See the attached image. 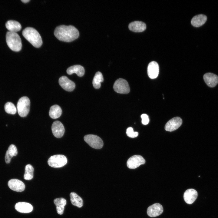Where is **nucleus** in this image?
Returning a JSON list of instances; mask_svg holds the SVG:
<instances>
[{"label":"nucleus","instance_id":"f8f14e48","mask_svg":"<svg viewBox=\"0 0 218 218\" xmlns=\"http://www.w3.org/2000/svg\"><path fill=\"white\" fill-rule=\"evenodd\" d=\"M51 130L54 135L58 138L63 136L65 131L63 125L59 121H56L53 122L52 125Z\"/></svg>","mask_w":218,"mask_h":218},{"label":"nucleus","instance_id":"aec40b11","mask_svg":"<svg viewBox=\"0 0 218 218\" xmlns=\"http://www.w3.org/2000/svg\"><path fill=\"white\" fill-rule=\"evenodd\" d=\"M207 20L206 16L203 14H200L193 17L191 20L192 25L195 27H199L206 22Z\"/></svg>","mask_w":218,"mask_h":218},{"label":"nucleus","instance_id":"4468645a","mask_svg":"<svg viewBox=\"0 0 218 218\" xmlns=\"http://www.w3.org/2000/svg\"><path fill=\"white\" fill-rule=\"evenodd\" d=\"M197 196L198 193L196 190L193 189H189L184 193L183 198L187 203L190 204L196 200Z\"/></svg>","mask_w":218,"mask_h":218},{"label":"nucleus","instance_id":"bb28decb","mask_svg":"<svg viewBox=\"0 0 218 218\" xmlns=\"http://www.w3.org/2000/svg\"><path fill=\"white\" fill-rule=\"evenodd\" d=\"M34 170V168L30 164L27 165L25 168L24 179L27 180H31L33 177Z\"/></svg>","mask_w":218,"mask_h":218},{"label":"nucleus","instance_id":"9d476101","mask_svg":"<svg viewBox=\"0 0 218 218\" xmlns=\"http://www.w3.org/2000/svg\"><path fill=\"white\" fill-rule=\"evenodd\" d=\"M58 81L60 86L67 91H72L75 88V83L66 76H62L59 79Z\"/></svg>","mask_w":218,"mask_h":218},{"label":"nucleus","instance_id":"f03ea898","mask_svg":"<svg viewBox=\"0 0 218 218\" xmlns=\"http://www.w3.org/2000/svg\"><path fill=\"white\" fill-rule=\"evenodd\" d=\"M22 34L24 37L34 47L38 48L41 45L42 41L41 37L35 28L27 27L22 31Z\"/></svg>","mask_w":218,"mask_h":218},{"label":"nucleus","instance_id":"c85d7f7f","mask_svg":"<svg viewBox=\"0 0 218 218\" xmlns=\"http://www.w3.org/2000/svg\"><path fill=\"white\" fill-rule=\"evenodd\" d=\"M126 134L127 136L131 138H135L137 137L138 133L137 132H134L133 128L131 127L128 128L126 130Z\"/></svg>","mask_w":218,"mask_h":218},{"label":"nucleus","instance_id":"4be33fe9","mask_svg":"<svg viewBox=\"0 0 218 218\" xmlns=\"http://www.w3.org/2000/svg\"><path fill=\"white\" fill-rule=\"evenodd\" d=\"M17 154L18 151L16 147L14 144L10 145L5 154V162L7 164L9 163L12 157L16 156Z\"/></svg>","mask_w":218,"mask_h":218},{"label":"nucleus","instance_id":"f257e3e1","mask_svg":"<svg viewBox=\"0 0 218 218\" xmlns=\"http://www.w3.org/2000/svg\"><path fill=\"white\" fill-rule=\"evenodd\" d=\"M54 34L59 40L66 42L72 41L79 36L78 30L74 26L61 25L56 27Z\"/></svg>","mask_w":218,"mask_h":218},{"label":"nucleus","instance_id":"2eb2a0df","mask_svg":"<svg viewBox=\"0 0 218 218\" xmlns=\"http://www.w3.org/2000/svg\"><path fill=\"white\" fill-rule=\"evenodd\" d=\"M203 78L205 83L210 87H214L218 84V76L215 74L206 73L204 75Z\"/></svg>","mask_w":218,"mask_h":218},{"label":"nucleus","instance_id":"f3484780","mask_svg":"<svg viewBox=\"0 0 218 218\" xmlns=\"http://www.w3.org/2000/svg\"><path fill=\"white\" fill-rule=\"evenodd\" d=\"M15 207L17 211L23 213H30L33 210V207L31 204L25 202L17 203L15 205Z\"/></svg>","mask_w":218,"mask_h":218},{"label":"nucleus","instance_id":"ddd939ff","mask_svg":"<svg viewBox=\"0 0 218 218\" xmlns=\"http://www.w3.org/2000/svg\"><path fill=\"white\" fill-rule=\"evenodd\" d=\"M8 186L12 190L18 192H21L25 190V186L21 180L17 179H12L8 182Z\"/></svg>","mask_w":218,"mask_h":218},{"label":"nucleus","instance_id":"7c9ffc66","mask_svg":"<svg viewBox=\"0 0 218 218\" xmlns=\"http://www.w3.org/2000/svg\"><path fill=\"white\" fill-rule=\"evenodd\" d=\"M21 1L24 3H27L30 1V0H21Z\"/></svg>","mask_w":218,"mask_h":218},{"label":"nucleus","instance_id":"39448f33","mask_svg":"<svg viewBox=\"0 0 218 218\" xmlns=\"http://www.w3.org/2000/svg\"><path fill=\"white\" fill-rule=\"evenodd\" d=\"M67 159L64 155H55L51 156L48 159V163L51 167L54 168L62 167L66 164Z\"/></svg>","mask_w":218,"mask_h":218},{"label":"nucleus","instance_id":"1a4fd4ad","mask_svg":"<svg viewBox=\"0 0 218 218\" xmlns=\"http://www.w3.org/2000/svg\"><path fill=\"white\" fill-rule=\"evenodd\" d=\"M182 121L179 117H175L169 121L165 126V130L168 131H172L177 129L182 124Z\"/></svg>","mask_w":218,"mask_h":218},{"label":"nucleus","instance_id":"6ab92c4d","mask_svg":"<svg viewBox=\"0 0 218 218\" xmlns=\"http://www.w3.org/2000/svg\"><path fill=\"white\" fill-rule=\"evenodd\" d=\"M84 67L80 65H76L71 66L67 70V73L69 75L76 73L79 77H82L84 74Z\"/></svg>","mask_w":218,"mask_h":218},{"label":"nucleus","instance_id":"0eeeda50","mask_svg":"<svg viewBox=\"0 0 218 218\" xmlns=\"http://www.w3.org/2000/svg\"><path fill=\"white\" fill-rule=\"evenodd\" d=\"M113 88L115 91L120 94H127L130 91L127 82L122 78H119L116 81L114 84Z\"/></svg>","mask_w":218,"mask_h":218},{"label":"nucleus","instance_id":"dca6fc26","mask_svg":"<svg viewBox=\"0 0 218 218\" xmlns=\"http://www.w3.org/2000/svg\"><path fill=\"white\" fill-rule=\"evenodd\" d=\"M159 72V66L158 63L155 61L150 62L147 67V74L149 77L152 79L156 78Z\"/></svg>","mask_w":218,"mask_h":218},{"label":"nucleus","instance_id":"a211bd4d","mask_svg":"<svg viewBox=\"0 0 218 218\" xmlns=\"http://www.w3.org/2000/svg\"><path fill=\"white\" fill-rule=\"evenodd\" d=\"M129 29L135 32H141L146 29V24L142 21H135L131 22L128 26Z\"/></svg>","mask_w":218,"mask_h":218},{"label":"nucleus","instance_id":"5701e85b","mask_svg":"<svg viewBox=\"0 0 218 218\" xmlns=\"http://www.w3.org/2000/svg\"><path fill=\"white\" fill-rule=\"evenodd\" d=\"M54 202L56 205L57 213L60 215L63 214L64 206L66 204V200L63 198H58L55 199Z\"/></svg>","mask_w":218,"mask_h":218},{"label":"nucleus","instance_id":"a878e982","mask_svg":"<svg viewBox=\"0 0 218 218\" xmlns=\"http://www.w3.org/2000/svg\"><path fill=\"white\" fill-rule=\"evenodd\" d=\"M104 81V78L102 73L98 71L95 74L92 82L94 88L95 89L99 88L101 86V83Z\"/></svg>","mask_w":218,"mask_h":218},{"label":"nucleus","instance_id":"423d86ee","mask_svg":"<svg viewBox=\"0 0 218 218\" xmlns=\"http://www.w3.org/2000/svg\"><path fill=\"white\" fill-rule=\"evenodd\" d=\"M84 140L90 146L94 149H100L103 146L102 139L96 135H87L84 136Z\"/></svg>","mask_w":218,"mask_h":218},{"label":"nucleus","instance_id":"393cba45","mask_svg":"<svg viewBox=\"0 0 218 218\" xmlns=\"http://www.w3.org/2000/svg\"><path fill=\"white\" fill-rule=\"evenodd\" d=\"M61 109L58 105H54L51 107L49 111V115L52 118H57L61 116Z\"/></svg>","mask_w":218,"mask_h":218},{"label":"nucleus","instance_id":"20e7f679","mask_svg":"<svg viewBox=\"0 0 218 218\" xmlns=\"http://www.w3.org/2000/svg\"><path fill=\"white\" fill-rule=\"evenodd\" d=\"M30 102L29 98L23 96L18 100L17 105V110L19 115L22 117H26L28 114L30 107Z\"/></svg>","mask_w":218,"mask_h":218},{"label":"nucleus","instance_id":"b1692460","mask_svg":"<svg viewBox=\"0 0 218 218\" xmlns=\"http://www.w3.org/2000/svg\"><path fill=\"white\" fill-rule=\"evenodd\" d=\"M70 196L72 204L79 208L82 206L83 204V200L77 194L74 192H72L70 193Z\"/></svg>","mask_w":218,"mask_h":218},{"label":"nucleus","instance_id":"cd10ccee","mask_svg":"<svg viewBox=\"0 0 218 218\" xmlns=\"http://www.w3.org/2000/svg\"><path fill=\"white\" fill-rule=\"evenodd\" d=\"M4 108L5 112L8 114H14L17 111L16 107L11 102H7L5 105Z\"/></svg>","mask_w":218,"mask_h":218},{"label":"nucleus","instance_id":"412c9836","mask_svg":"<svg viewBox=\"0 0 218 218\" xmlns=\"http://www.w3.org/2000/svg\"><path fill=\"white\" fill-rule=\"evenodd\" d=\"M6 28L9 31L16 32L21 30V26L18 21L13 20L8 21L5 24Z\"/></svg>","mask_w":218,"mask_h":218},{"label":"nucleus","instance_id":"c756f323","mask_svg":"<svg viewBox=\"0 0 218 218\" xmlns=\"http://www.w3.org/2000/svg\"><path fill=\"white\" fill-rule=\"evenodd\" d=\"M142 119V123L144 125H147L148 124L149 121V119L148 116L146 114H143L141 116Z\"/></svg>","mask_w":218,"mask_h":218},{"label":"nucleus","instance_id":"9b49d317","mask_svg":"<svg viewBox=\"0 0 218 218\" xmlns=\"http://www.w3.org/2000/svg\"><path fill=\"white\" fill-rule=\"evenodd\" d=\"M163 211L162 206L156 203L150 206L147 208V213L151 217H155L160 215Z\"/></svg>","mask_w":218,"mask_h":218},{"label":"nucleus","instance_id":"6e6552de","mask_svg":"<svg viewBox=\"0 0 218 218\" xmlns=\"http://www.w3.org/2000/svg\"><path fill=\"white\" fill-rule=\"evenodd\" d=\"M145 163V160L142 156L140 155H134L128 159L127 164L128 168L134 169Z\"/></svg>","mask_w":218,"mask_h":218},{"label":"nucleus","instance_id":"7ed1b4c3","mask_svg":"<svg viewBox=\"0 0 218 218\" xmlns=\"http://www.w3.org/2000/svg\"><path fill=\"white\" fill-rule=\"evenodd\" d=\"M6 38L7 45L11 50L17 52L21 50V41L16 32L8 31L6 34Z\"/></svg>","mask_w":218,"mask_h":218}]
</instances>
